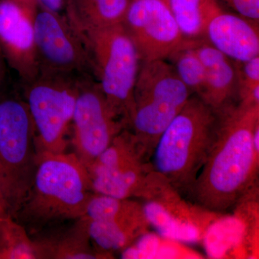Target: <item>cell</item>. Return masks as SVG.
<instances>
[{
    "mask_svg": "<svg viewBox=\"0 0 259 259\" xmlns=\"http://www.w3.org/2000/svg\"><path fill=\"white\" fill-rule=\"evenodd\" d=\"M88 169L74 153L38 155L31 188L15 219L34 230L84 215L93 195Z\"/></svg>",
    "mask_w": 259,
    "mask_h": 259,
    "instance_id": "2",
    "label": "cell"
},
{
    "mask_svg": "<svg viewBox=\"0 0 259 259\" xmlns=\"http://www.w3.org/2000/svg\"><path fill=\"white\" fill-rule=\"evenodd\" d=\"M74 222L34 238L37 259L107 258L94 247L84 219Z\"/></svg>",
    "mask_w": 259,
    "mask_h": 259,
    "instance_id": "15",
    "label": "cell"
},
{
    "mask_svg": "<svg viewBox=\"0 0 259 259\" xmlns=\"http://www.w3.org/2000/svg\"><path fill=\"white\" fill-rule=\"evenodd\" d=\"M197 40H192L187 46L172 54L168 59L172 62L177 75L191 93L203 99L205 93V72L194 46Z\"/></svg>",
    "mask_w": 259,
    "mask_h": 259,
    "instance_id": "22",
    "label": "cell"
},
{
    "mask_svg": "<svg viewBox=\"0 0 259 259\" xmlns=\"http://www.w3.org/2000/svg\"><path fill=\"white\" fill-rule=\"evenodd\" d=\"M122 24L141 62L166 60L192 41L181 32L168 0H132Z\"/></svg>",
    "mask_w": 259,
    "mask_h": 259,
    "instance_id": "11",
    "label": "cell"
},
{
    "mask_svg": "<svg viewBox=\"0 0 259 259\" xmlns=\"http://www.w3.org/2000/svg\"><path fill=\"white\" fill-rule=\"evenodd\" d=\"M192 95L166 60L141 62L127 129L146 161H151L161 135Z\"/></svg>",
    "mask_w": 259,
    "mask_h": 259,
    "instance_id": "4",
    "label": "cell"
},
{
    "mask_svg": "<svg viewBox=\"0 0 259 259\" xmlns=\"http://www.w3.org/2000/svg\"><path fill=\"white\" fill-rule=\"evenodd\" d=\"M8 63L4 55L3 49L0 45V88L4 84L5 80H6L7 74H8Z\"/></svg>",
    "mask_w": 259,
    "mask_h": 259,
    "instance_id": "26",
    "label": "cell"
},
{
    "mask_svg": "<svg viewBox=\"0 0 259 259\" xmlns=\"http://www.w3.org/2000/svg\"><path fill=\"white\" fill-rule=\"evenodd\" d=\"M0 259H37L33 239L9 214L0 218Z\"/></svg>",
    "mask_w": 259,
    "mask_h": 259,
    "instance_id": "20",
    "label": "cell"
},
{
    "mask_svg": "<svg viewBox=\"0 0 259 259\" xmlns=\"http://www.w3.org/2000/svg\"><path fill=\"white\" fill-rule=\"evenodd\" d=\"M219 123V112L194 95L161 135L150 163L179 193L186 194L197 180Z\"/></svg>",
    "mask_w": 259,
    "mask_h": 259,
    "instance_id": "3",
    "label": "cell"
},
{
    "mask_svg": "<svg viewBox=\"0 0 259 259\" xmlns=\"http://www.w3.org/2000/svg\"><path fill=\"white\" fill-rule=\"evenodd\" d=\"M35 49L38 74L93 76L81 33L66 17L37 8Z\"/></svg>",
    "mask_w": 259,
    "mask_h": 259,
    "instance_id": "10",
    "label": "cell"
},
{
    "mask_svg": "<svg viewBox=\"0 0 259 259\" xmlns=\"http://www.w3.org/2000/svg\"><path fill=\"white\" fill-rule=\"evenodd\" d=\"M88 171L93 192L121 199H149L163 180L141 156L127 128L116 136Z\"/></svg>",
    "mask_w": 259,
    "mask_h": 259,
    "instance_id": "8",
    "label": "cell"
},
{
    "mask_svg": "<svg viewBox=\"0 0 259 259\" xmlns=\"http://www.w3.org/2000/svg\"><path fill=\"white\" fill-rule=\"evenodd\" d=\"M194 48L205 72V93L202 100L217 112L233 105L238 99L236 61L204 40H197Z\"/></svg>",
    "mask_w": 259,
    "mask_h": 259,
    "instance_id": "14",
    "label": "cell"
},
{
    "mask_svg": "<svg viewBox=\"0 0 259 259\" xmlns=\"http://www.w3.org/2000/svg\"><path fill=\"white\" fill-rule=\"evenodd\" d=\"M125 128V122L110 106L93 76L80 80L71 143L74 154L87 169Z\"/></svg>",
    "mask_w": 259,
    "mask_h": 259,
    "instance_id": "9",
    "label": "cell"
},
{
    "mask_svg": "<svg viewBox=\"0 0 259 259\" xmlns=\"http://www.w3.org/2000/svg\"><path fill=\"white\" fill-rule=\"evenodd\" d=\"M40 8L55 14L69 18L71 17V0H37Z\"/></svg>",
    "mask_w": 259,
    "mask_h": 259,
    "instance_id": "25",
    "label": "cell"
},
{
    "mask_svg": "<svg viewBox=\"0 0 259 259\" xmlns=\"http://www.w3.org/2000/svg\"><path fill=\"white\" fill-rule=\"evenodd\" d=\"M38 153L26 102L15 94L0 97V202L13 218L31 188Z\"/></svg>",
    "mask_w": 259,
    "mask_h": 259,
    "instance_id": "5",
    "label": "cell"
},
{
    "mask_svg": "<svg viewBox=\"0 0 259 259\" xmlns=\"http://www.w3.org/2000/svg\"><path fill=\"white\" fill-rule=\"evenodd\" d=\"M212 150L187 196L209 212L233 208L249 192L258 171L259 153L253 143L259 105L238 102L219 111Z\"/></svg>",
    "mask_w": 259,
    "mask_h": 259,
    "instance_id": "1",
    "label": "cell"
},
{
    "mask_svg": "<svg viewBox=\"0 0 259 259\" xmlns=\"http://www.w3.org/2000/svg\"><path fill=\"white\" fill-rule=\"evenodd\" d=\"M258 24L221 10L209 20L205 37L229 59L244 62L259 56Z\"/></svg>",
    "mask_w": 259,
    "mask_h": 259,
    "instance_id": "13",
    "label": "cell"
},
{
    "mask_svg": "<svg viewBox=\"0 0 259 259\" xmlns=\"http://www.w3.org/2000/svg\"><path fill=\"white\" fill-rule=\"evenodd\" d=\"M83 219L95 249L107 258H111L114 252L123 251L134 244L147 233L151 227L146 214L109 221Z\"/></svg>",
    "mask_w": 259,
    "mask_h": 259,
    "instance_id": "17",
    "label": "cell"
},
{
    "mask_svg": "<svg viewBox=\"0 0 259 259\" xmlns=\"http://www.w3.org/2000/svg\"><path fill=\"white\" fill-rule=\"evenodd\" d=\"M132 0H71V23L79 31L122 23Z\"/></svg>",
    "mask_w": 259,
    "mask_h": 259,
    "instance_id": "18",
    "label": "cell"
},
{
    "mask_svg": "<svg viewBox=\"0 0 259 259\" xmlns=\"http://www.w3.org/2000/svg\"><path fill=\"white\" fill-rule=\"evenodd\" d=\"M144 206L132 199L93 193L83 216L88 221H109L144 215Z\"/></svg>",
    "mask_w": 259,
    "mask_h": 259,
    "instance_id": "21",
    "label": "cell"
},
{
    "mask_svg": "<svg viewBox=\"0 0 259 259\" xmlns=\"http://www.w3.org/2000/svg\"><path fill=\"white\" fill-rule=\"evenodd\" d=\"M239 63L240 66L236 62L238 102L245 105H259V56Z\"/></svg>",
    "mask_w": 259,
    "mask_h": 259,
    "instance_id": "23",
    "label": "cell"
},
{
    "mask_svg": "<svg viewBox=\"0 0 259 259\" xmlns=\"http://www.w3.org/2000/svg\"><path fill=\"white\" fill-rule=\"evenodd\" d=\"M181 32L189 40H204L209 20L221 11L216 0H168Z\"/></svg>",
    "mask_w": 259,
    "mask_h": 259,
    "instance_id": "19",
    "label": "cell"
},
{
    "mask_svg": "<svg viewBox=\"0 0 259 259\" xmlns=\"http://www.w3.org/2000/svg\"><path fill=\"white\" fill-rule=\"evenodd\" d=\"M243 18L258 23L259 0H223Z\"/></svg>",
    "mask_w": 259,
    "mask_h": 259,
    "instance_id": "24",
    "label": "cell"
},
{
    "mask_svg": "<svg viewBox=\"0 0 259 259\" xmlns=\"http://www.w3.org/2000/svg\"><path fill=\"white\" fill-rule=\"evenodd\" d=\"M79 32L93 78L127 128L141 63L137 49L122 23Z\"/></svg>",
    "mask_w": 259,
    "mask_h": 259,
    "instance_id": "6",
    "label": "cell"
},
{
    "mask_svg": "<svg viewBox=\"0 0 259 259\" xmlns=\"http://www.w3.org/2000/svg\"><path fill=\"white\" fill-rule=\"evenodd\" d=\"M81 79L38 74L23 85L38 155L66 151Z\"/></svg>",
    "mask_w": 259,
    "mask_h": 259,
    "instance_id": "7",
    "label": "cell"
},
{
    "mask_svg": "<svg viewBox=\"0 0 259 259\" xmlns=\"http://www.w3.org/2000/svg\"><path fill=\"white\" fill-rule=\"evenodd\" d=\"M36 0H0V45L22 85L38 76L35 49Z\"/></svg>",
    "mask_w": 259,
    "mask_h": 259,
    "instance_id": "12",
    "label": "cell"
},
{
    "mask_svg": "<svg viewBox=\"0 0 259 259\" xmlns=\"http://www.w3.org/2000/svg\"><path fill=\"white\" fill-rule=\"evenodd\" d=\"M4 214H6V212H5L3 204H2L1 202H0V218H1Z\"/></svg>",
    "mask_w": 259,
    "mask_h": 259,
    "instance_id": "27",
    "label": "cell"
},
{
    "mask_svg": "<svg viewBox=\"0 0 259 259\" xmlns=\"http://www.w3.org/2000/svg\"><path fill=\"white\" fill-rule=\"evenodd\" d=\"M180 193L173 188L161 191L143 204L150 226L154 227L161 235L169 239L195 241L201 236L200 229L190 220L181 217L178 207L181 203Z\"/></svg>",
    "mask_w": 259,
    "mask_h": 259,
    "instance_id": "16",
    "label": "cell"
}]
</instances>
